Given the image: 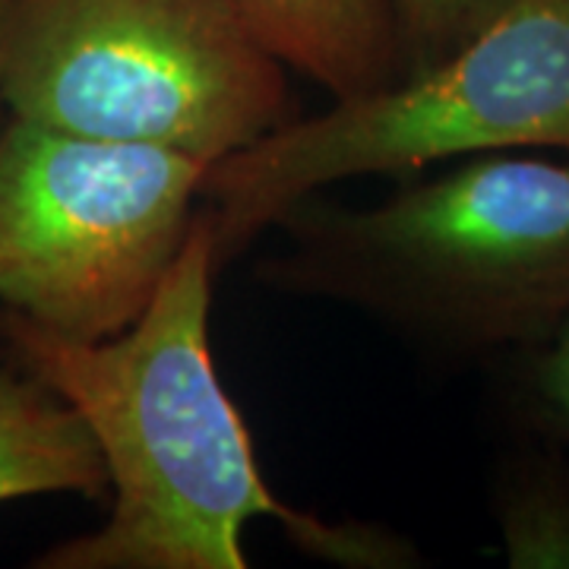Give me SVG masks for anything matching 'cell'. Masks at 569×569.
Here are the masks:
<instances>
[{"instance_id": "8992f818", "label": "cell", "mask_w": 569, "mask_h": 569, "mask_svg": "<svg viewBox=\"0 0 569 569\" xmlns=\"http://www.w3.org/2000/svg\"><path fill=\"white\" fill-rule=\"evenodd\" d=\"M263 44L332 102L402 80L387 0H234Z\"/></svg>"}, {"instance_id": "6da1fadb", "label": "cell", "mask_w": 569, "mask_h": 569, "mask_svg": "<svg viewBox=\"0 0 569 569\" xmlns=\"http://www.w3.org/2000/svg\"><path fill=\"white\" fill-rule=\"evenodd\" d=\"M216 234L200 209L140 320L111 339H70L7 310L0 336L20 365L77 408L108 468L111 512L96 531L44 550L39 569H247L244 531L276 519L313 560L402 569V535L329 522L266 485L212 342Z\"/></svg>"}, {"instance_id": "277c9868", "label": "cell", "mask_w": 569, "mask_h": 569, "mask_svg": "<svg viewBox=\"0 0 569 569\" xmlns=\"http://www.w3.org/2000/svg\"><path fill=\"white\" fill-rule=\"evenodd\" d=\"M0 102L209 164L298 118L288 67L234 0H17Z\"/></svg>"}, {"instance_id": "30bf717a", "label": "cell", "mask_w": 569, "mask_h": 569, "mask_svg": "<svg viewBox=\"0 0 569 569\" xmlns=\"http://www.w3.org/2000/svg\"><path fill=\"white\" fill-rule=\"evenodd\" d=\"M531 355V402L541 421L569 443V323Z\"/></svg>"}, {"instance_id": "52a82bcc", "label": "cell", "mask_w": 569, "mask_h": 569, "mask_svg": "<svg viewBox=\"0 0 569 569\" xmlns=\"http://www.w3.org/2000/svg\"><path fill=\"white\" fill-rule=\"evenodd\" d=\"M41 493L102 500L108 468L77 408L26 367L0 365V507Z\"/></svg>"}, {"instance_id": "7a4b0ae2", "label": "cell", "mask_w": 569, "mask_h": 569, "mask_svg": "<svg viewBox=\"0 0 569 569\" xmlns=\"http://www.w3.org/2000/svg\"><path fill=\"white\" fill-rule=\"evenodd\" d=\"M257 282L365 310L443 351L538 348L569 323V162L475 156L348 209L317 193L276 222Z\"/></svg>"}, {"instance_id": "5b68a950", "label": "cell", "mask_w": 569, "mask_h": 569, "mask_svg": "<svg viewBox=\"0 0 569 569\" xmlns=\"http://www.w3.org/2000/svg\"><path fill=\"white\" fill-rule=\"evenodd\" d=\"M209 162L13 118L0 127V301L70 339L140 320L181 253Z\"/></svg>"}, {"instance_id": "3957f363", "label": "cell", "mask_w": 569, "mask_h": 569, "mask_svg": "<svg viewBox=\"0 0 569 569\" xmlns=\"http://www.w3.org/2000/svg\"><path fill=\"white\" fill-rule=\"evenodd\" d=\"M550 149L569 152V0H509L437 67L212 162L200 197L222 269L329 183Z\"/></svg>"}, {"instance_id": "8fae6325", "label": "cell", "mask_w": 569, "mask_h": 569, "mask_svg": "<svg viewBox=\"0 0 569 569\" xmlns=\"http://www.w3.org/2000/svg\"><path fill=\"white\" fill-rule=\"evenodd\" d=\"M13 10H17V0H0V96H3V67H7V44H10Z\"/></svg>"}, {"instance_id": "ba28073f", "label": "cell", "mask_w": 569, "mask_h": 569, "mask_svg": "<svg viewBox=\"0 0 569 569\" xmlns=\"http://www.w3.org/2000/svg\"><path fill=\"white\" fill-rule=\"evenodd\" d=\"M497 529L512 569H569V459L526 452L497 481Z\"/></svg>"}, {"instance_id": "9c48e42d", "label": "cell", "mask_w": 569, "mask_h": 569, "mask_svg": "<svg viewBox=\"0 0 569 569\" xmlns=\"http://www.w3.org/2000/svg\"><path fill=\"white\" fill-rule=\"evenodd\" d=\"M509 0H387L402 80L418 77L481 32Z\"/></svg>"}]
</instances>
